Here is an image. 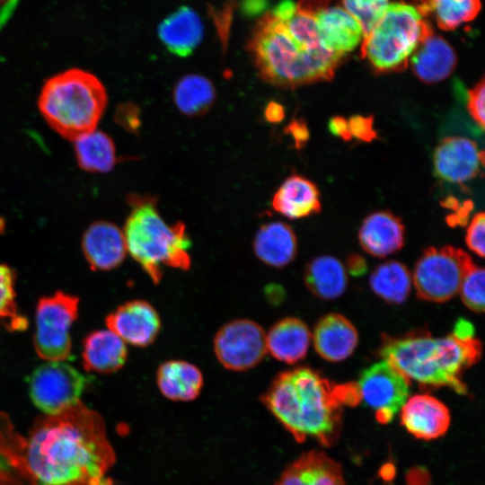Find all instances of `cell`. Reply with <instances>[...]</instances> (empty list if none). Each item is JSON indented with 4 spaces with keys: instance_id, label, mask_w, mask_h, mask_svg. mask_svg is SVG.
<instances>
[{
    "instance_id": "5bb4252c",
    "label": "cell",
    "mask_w": 485,
    "mask_h": 485,
    "mask_svg": "<svg viewBox=\"0 0 485 485\" xmlns=\"http://www.w3.org/2000/svg\"><path fill=\"white\" fill-rule=\"evenodd\" d=\"M483 161V152L477 145L462 137L443 139L434 154L436 174L444 181L456 183L475 177Z\"/></svg>"
},
{
    "instance_id": "83f0119b",
    "label": "cell",
    "mask_w": 485,
    "mask_h": 485,
    "mask_svg": "<svg viewBox=\"0 0 485 485\" xmlns=\"http://www.w3.org/2000/svg\"><path fill=\"white\" fill-rule=\"evenodd\" d=\"M304 282L317 297L333 300L346 290L348 275L344 265L335 257L318 256L306 266Z\"/></svg>"
},
{
    "instance_id": "e575fe53",
    "label": "cell",
    "mask_w": 485,
    "mask_h": 485,
    "mask_svg": "<svg viewBox=\"0 0 485 485\" xmlns=\"http://www.w3.org/2000/svg\"><path fill=\"white\" fill-rule=\"evenodd\" d=\"M458 293L463 304L472 311H484V269L475 264L465 274Z\"/></svg>"
},
{
    "instance_id": "ffe728a7",
    "label": "cell",
    "mask_w": 485,
    "mask_h": 485,
    "mask_svg": "<svg viewBox=\"0 0 485 485\" xmlns=\"http://www.w3.org/2000/svg\"><path fill=\"white\" fill-rule=\"evenodd\" d=\"M157 33L171 53L187 57L201 42L204 28L200 17L193 9L181 6L162 21Z\"/></svg>"
},
{
    "instance_id": "d6a6232c",
    "label": "cell",
    "mask_w": 485,
    "mask_h": 485,
    "mask_svg": "<svg viewBox=\"0 0 485 485\" xmlns=\"http://www.w3.org/2000/svg\"><path fill=\"white\" fill-rule=\"evenodd\" d=\"M15 280L14 270L0 263V329L8 331H22L28 327V320L16 304Z\"/></svg>"
},
{
    "instance_id": "5b68a950",
    "label": "cell",
    "mask_w": 485,
    "mask_h": 485,
    "mask_svg": "<svg viewBox=\"0 0 485 485\" xmlns=\"http://www.w3.org/2000/svg\"><path fill=\"white\" fill-rule=\"evenodd\" d=\"M129 200L131 211L123 232L127 251L152 281L160 282L162 266L189 269L190 240L184 224H166L154 197L132 196Z\"/></svg>"
},
{
    "instance_id": "6da1fadb",
    "label": "cell",
    "mask_w": 485,
    "mask_h": 485,
    "mask_svg": "<svg viewBox=\"0 0 485 485\" xmlns=\"http://www.w3.org/2000/svg\"><path fill=\"white\" fill-rule=\"evenodd\" d=\"M24 449L25 468L40 485H112L116 457L104 420L82 401L36 419Z\"/></svg>"
},
{
    "instance_id": "7a4b0ae2",
    "label": "cell",
    "mask_w": 485,
    "mask_h": 485,
    "mask_svg": "<svg viewBox=\"0 0 485 485\" xmlns=\"http://www.w3.org/2000/svg\"><path fill=\"white\" fill-rule=\"evenodd\" d=\"M315 12L303 0H281L259 22L249 49L263 80L291 88L332 78L342 57L322 46Z\"/></svg>"
},
{
    "instance_id": "7c38bea8",
    "label": "cell",
    "mask_w": 485,
    "mask_h": 485,
    "mask_svg": "<svg viewBox=\"0 0 485 485\" xmlns=\"http://www.w3.org/2000/svg\"><path fill=\"white\" fill-rule=\"evenodd\" d=\"M214 351L221 365L229 370L251 369L260 363L267 354L266 333L253 321H231L216 332Z\"/></svg>"
},
{
    "instance_id": "44dd1931",
    "label": "cell",
    "mask_w": 485,
    "mask_h": 485,
    "mask_svg": "<svg viewBox=\"0 0 485 485\" xmlns=\"http://www.w3.org/2000/svg\"><path fill=\"white\" fill-rule=\"evenodd\" d=\"M358 238L364 251L383 258L403 246L404 226L401 219L392 213L375 212L364 220Z\"/></svg>"
},
{
    "instance_id": "d590c367",
    "label": "cell",
    "mask_w": 485,
    "mask_h": 485,
    "mask_svg": "<svg viewBox=\"0 0 485 485\" xmlns=\"http://www.w3.org/2000/svg\"><path fill=\"white\" fill-rule=\"evenodd\" d=\"M484 234L485 216L481 212L472 217L465 237L469 249L480 257L484 256Z\"/></svg>"
},
{
    "instance_id": "7bdbcfd3",
    "label": "cell",
    "mask_w": 485,
    "mask_h": 485,
    "mask_svg": "<svg viewBox=\"0 0 485 485\" xmlns=\"http://www.w3.org/2000/svg\"><path fill=\"white\" fill-rule=\"evenodd\" d=\"M266 0H243V11L248 14H256L265 8Z\"/></svg>"
},
{
    "instance_id": "4316f807",
    "label": "cell",
    "mask_w": 485,
    "mask_h": 485,
    "mask_svg": "<svg viewBox=\"0 0 485 485\" xmlns=\"http://www.w3.org/2000/svg\"><path fill=\"white\" fill-rule=\"evenodd\" d=\"M272 207L290 219L302 218L320 210L319 191L307 179L293 175L275 193Z\"/></svg>"
},
{
    "instance_id": "8992f818",
    "label": "cell",
    "mask_w": 485,
    "mask_h": 485,
    "mask_svg": "<svg viewBox=\"0 0 485 485\" xmlns=\"http://www.w3.org/2000/svg\"><path fill=\"white\" fill-rule=\"evenodd\" d=\"M38 105L48 126L74 141L95 129L107 105V93L94 75L72 68L47 80Z\"/></svg>"
},
{
    "instance_id": "3957f363",
    "label": "cell",
    "mask_w": 485,
    "mask_h": 485,
    "mask_svg": "<svg viewBox=\"0 0 485 485\" xmlns=\"http://www.w3.org/2000/svg\"><path fill=\"white\" fill-rule=\"evenodd\" d=\"M359 401L357 384L334 385L306 366L278 374L262 396L264 405L297 442L314 438L324 445L339 435L343 406Z\"/></svg>"
},
{
    "instance_id": "f546056e",
    "label": "cell",
    "mask_w": 485,
    "mask_h": 485,
    "mask_svg": "<svg viewBox=\"0 0 485 485\" xmlns=\"http://www.w3.org/2000/svg\"><path fill=\"white\" fill-rule=\"evenodd\" d=\"M481 7L480 0H417L416 5L425 18H432L440 29L445 31L473 20Z\"/></svg>"
},
{
    "instance_id": "d6986e66",
    "label": "cell",
    "mask_w": 485,
    "mask_h": 485,
    "mask_svg": "<svg viewBox=\"0 0 485 485\" xmlns=\"http://www.w3.org/2000/svg\"><path fill=\"white\" fill-rule=\"evenodd\" d=\"M275 485H345V481L339 463L313 450L289 464Z\"/></svg>"
},
{
    "instance_id": "f35d334b",
    "label": "cell",
    "mask_w": 485,
    "mask_h": 485,
    "mask_svg": "<svg viewBox=\"0 0 485 485\" xmlns=\"http://www.w3.org/2000/svg\"><path fill=\"white\" fill-rule=\"evenodd\" d=\"M287 132L293 137L296 146H302L309 137V132L305 124L298 119H294L287 128Z\"/></svg>"
},
{
    "instance_id": "4dcf8cb0",
    "label": "cell",
    "mask_w": 485,
    "mask_h": 485,
    "mask_svg": "<svg viewBox=\"0 0 485 485\" xmlns=\"http://www.w3.org/2000/svg\"><path fill=\"white\" fill-rule=\"evenodd\" d=\"M374 293L390 304H402L408 297L412 277L408 268L395 260L378 265L369 279Z\"/></svg>"
},
{
    "instance_id": "b9f144b4",
    "label": "cell",
    "mask_w": 485,
    "mask_h": 485,
    "mask_svg": "<svg viewBox=\"0 0 485 485\" xmlns=\"http://www.w3.org/2000/svg\"><path fill=\"white\" fill-rule=\"evenodd\" d=\"M453 334L460 339H471L474 338V330L471 322L461 319L455 323Z\"/></svg>"
},
{
    "instance_id": "9a60e30c",
    "label": "cell",
    "mask_w": 485,
    "mask_h": 485,
    "mask_svg": "<svg viewBox=\"0 0 485 485\" xmlns=\"http://www.w3.org/2000/svg\"><path fill=\"white\" fill-rule=\"evenodd\" d=\"M84 255L93 270H110L119 266L127 254L123 232L108 221H96L82 238Z\"/></svg>"
},
{
    "instance_id": "30bf717a",
    "label": "cell",
    "mask_w": 485,
    "mask_h": 485,
    "mask_svg": "<svg viewBox=\"0 0 485 485\" xmlns=\"http://www.w3.org/2000/svg\"><path fill=\"white\" fill-rule=\"evenodd\" d=\"M89 380L64 361H47L28 380L30 398L44 415H56L77 404Z\"/></svg>"
},
{
    "instance_id": "484cf974",
    "label": "cell",
    "mask_w": 485,
    "mask_h": 485,
    "mask_svg": "<svg viewBox=\"0 0 485 485\" xmlns=\"http://www.w3.org/2000/svg\"><path fill=\"white\" fill-rule=\"evenodd\" d=\"M156 383L167 399L190 401L199 395L203 387V375L196 366L189 362L170 360L158 367Z\"/></svg>"
},
{
    "instance_id": "836d02e7",
    "label": "cell",
    "mask_w": 485,
    "mask_h": 485,
    "mask_svg": "<svg viewBox=\"0 0 485 485\" xmlns=\"http://www.w3.org/2000/svg\"><path fill=\"white\" fill-rule=\"evenodd\" d=\"M343 8L361 25L363 36L377 22L388 6L389 0H341Z\"/></svg>"
},
{
    "instance_id": "4fadbf2b",
    "label": "cell",
    "mask_w": 485,
    "mask_h": 485,
    "mask_svg": "<svg viewBox=\"0 0 485 485\" xmlns=\"http://www.w3.org/2000/svg\"><path fill=\"white\" fill-rule=\"evenodd\" d=\"M105 323L125 343L136 347L152 344L161 329L156 310L150 303L139 299L118 306L106 317Z\"/></svg>"
},
{
    "instance_id": "7402d4cb",
    "label": "cell",
    "mask_w": 485,
    "mask_h": 485,
    "mask_svg": "<svg viewBox=\"0 0 485 485\" xmlns=\"http://www.w3.org/2000/svg\"><path fill=\"white\" fill-rule=\"evenodd\" d=\"M127 357L125 342L110 330L94 331L83 341L82 362L88 372L114 373L125 365Z\"/></svg>"
},
{
    "instance_id": "60d3db41",
    "label": "cell",
    "mask_w": 485,
    "mask_h": 485,
    "mask_svg": "<svg viewBox=\"0 0 485 485\" xmlns=\"http://www.w3.org/2000/svg\"><path fill=\"white\" fill-rule=\"evenodd\" d=\"M264 115L266 119L271 123L280 122L285 116L284 108L278 102L270 101L265 109Z\"/></svg>"
},
{
    "instance_id": "d4e9b609",
    "label": "cell",
    "mask_w": 485,
    "mask_h": 485,
    "mask_svg": "<svg viewBox=\"0 0 485 485\" xmlns=\"http://www.w3.org/2000/svg\"><path fill=\"white\" fill-rule=\"evenodd\" d=\"M253 250L256 256L265 264L282 268L295 257L297 241L294 231L286 223L269 222L257 231Z\"/></svg>"
},
{
    "instance_id": "2e32d148",
    "label": "cell",
    "mask_w": 485,
    "mask_h": 485,
    "mask_svg": "<svg viewBox=\"0 0 485 485\" xmlns=\"http://www.w3.org/2000/svg\"><path fill=\"white\" fill-rule=\"evenodd\" d=\"M400 412L401 424L406 430L417 438L424 440L443 436L451 422L447 407L428 394L409 397Z\"/></svg>"
},
{
    "instance_id": "52a82bcc",
    "label": "cell",
    "mask_w": 485,
    "mask_h": 485,
    "mask_svg": "<svg viewBox=\"0 0 485 485\" xmlns=\"http://www.w3.org/2000/svg\"><path fill=\"white\" fill-rule=\"evenodd\" d=\"M432 28L416 6L388 4L374 27L363 36L361 53L378 71H400L428 37Z\"/></svg>"
},
{
    "instance_id": "1f68e13d",
    "label": "cell",
    "mask_w": 485,
    "mask_h": 485,
    "mask_svg": "<svg viewBox=\"0 0 485 485\" xmlns=\"http://www.w3.org/2000/svg\"><path fill=\"white\" fill-rule=\"evenodd\" d=\"M211 82L199 75H188L177 83L173 98L178 109L186 115L195 116L208 110L215 100Z\"/></svg>"
},
{
    "instance_id": "603a6c76",
    "label": "cell",
    "mask_w": 485,
    "mask_h": 485,
    "mask_svg": "<svg viewBox=\"0 0 485 485\" xmlns=\"http://www.w3.org/2000/svg\"><path fill=\"white\" fill-rule=\"evenodd\" d=\"M311 339V332L303 321L294 317L284 318L266 333L267 350L276 359L294 364L305 357Z\"/></svg>"
},
{
    "instance_id": "f1b7e54d",
    "label": "cell",
    "mask_w": 485,
    "mask_h": 485,
    "mask_svg": "<svg viewBox=\"0 0 485 485\" xmlns=\"http://www.w3.org/2000/svg\"><path fill=\"white\" fill-rule=\"evenodd\" d=\"M75 158L81 169L107 172L117 161L112 139L104 132L93 130L74 140Z\"/></svg>"
},
{
    "instance_id": "ac0fdd59",
    "label": "cell",
    "mask_w": 485,
    "mask_h": 485,
    "mask_svg": "<svg viewBox=\"0 0 485 485\" xmlns=\"http://www.w3.org/2000/svg\"><path fill=\"white\" fill-rule=\"evenodd\" d=\"M313 341L319 356L331 362H339L354 352L358 343V334L353 323L345 316L329 313L317 322Z\"/></svg>"
},
{
    "instance_id": "9c48e42d",
    "label": "cell",
    "mask_w": 485,
    "mask_h": 485,
    "mask_svg": "<svg viewBox=\"0 0 485 485\" xmlns=\"http://www.w3.org/2000/svg\"><path fill=\"white\" fill-rule=\"evenodd\" d=\"M79 298L57 291L40 297L35 311L33 346L37 355L47 361L70 357V330L78 316Z\"/></svg>"
},
{
    "instance_id": "cb8c5ba5",
    "label": "cell",
    "mask_w": 485,
    "mask_h": 485,
    "mask_svg": "<svg viewBox=\"0 0 485 485\" xmlns=\"http://www.w3.org/2000/svg\"><path fill=\"white\" fill-rule=\"evenodd\" d=\"M410 61L414 74L421 81L436 83L452 73L456 56L445 40L432 34L419 44Z\"/></svg>"
},
{
    "instance_id": "74e56055",
    "label": "cell",
    "mask_w": 485,
    "mask_h": 485,
    "mask_svg": "<svg viewBox=\"0 0 485 485\" xmlns=\"http://www.w3.org/2000/svg\"><path fill=\"white\" fill-rule=\"evenodd\" d=\"M348 128L352 137L362 140L371 141L376 137L373 128V119L371 117L353 116L348 120Z\"/></svg>"
},
{
    "instance_id": "f6af8a7d",
    "label": "cell",
    "mask_w": 485,
    "mask_h": 485,
    "mask_svg": "<svg viewBox=\"0 0 485 485\" xmlns=\"http://www.w3.org/2000/svg\"><path fill=\"white\" fill-rule=\"evenodd\" d=\"M8 0H0V4L6 3Z\"/></svg>"
},
{
    "instance_id": "8d00e7d4",
    "label": "cell",
    "mask_w": 485,
    "mask_h": 485,
    "mask_svg": "<svg viewBox=\"0 0 485 485\" xmlns=\"http://www.w3.org/2000/svg\"><path fill=\"white\" fill-rule=\"evenodd\" d=\"M484 98H485V83L481 80L468 94V109L476 123L481 127H484Z\"/></svg>"
},
{
    "instance_id": "e0dca14e",
    "label": "cell",
    "mask_w": 485,
    "mask_h": 485,
    "mask_svg": "<svg viewBox=\"0 0 485 485\" xmlns=\"http://www.w3.org/2000/svg\"><path fill=\"white\" fill-rule=\"evenodd\" d=\"M329 2L315 12V20L322 46L343 57L363 39L360 23L343 7L330 6Z\"/></svg>"
},
{
    "instance_id": "ba28073f",
    "label": "cell",
    "mask_w": 485,
    "mask_h": 485,
    "mask_svg": "<svg viewBox=\"0 0 485 485\" xmlns=\"http://www.w3.org/2000/svg\"><path fill=\"white\" fill-rule=\"evenodd\" d=\"M473 265L471 257L458 248L425 250L411 276L418 296L436 303L450 300L458 293L465 274Z\"/></svg>"
},
{
    "instance_id": "8fae6325",
    "label": "cell",
    "mask_w": 485,
    "mask_h": 485,
    "mask_svg": "<svg viewBox=\"0 0 485 485\" xmlns=\"http://www.w3.org/2000/svg\"><path fill=\"white\" fill-rule=\"evenodd\" d=\"M410 380L383 359L363 370L357 383L359 399L380 423L391 422L410 397Z\"/></svg>"
},
{
    "instance_id": "ab89813d",
    "label": "cell",
    "mask_w": 485,
    "mask_h": 485,
    "mask_svg": "<svg viewBox=\"0 0 485 485\" xmlns=\"http://www.w3.org/2000/svg\"><path fill=\"white\" fill-rule=\"evenodd\" d=\"M330 131L344 140H350L352 136L349 131L348 122L342 117H334L329 122Z\"/></svg>"
},
{
    "instance_id": "ee69618b",
    "label": "cell",
    "mask_w": 485,
    "mask_h": 485,
    "mask_svg": "<svg viewBox=\"0 0 485 485\" xmlns=\"http://www.w3.org/2000/svg\"><path fill=\"white\" fill-rule=\"evenodd\" d=\"M348 269L354 275L362 274L366 269V262L363 258L357 255L352 256L348 260Z\"/></svg>"
},
{
    "instance_id": "277c9868",
    "label": "cell",
    "mask_w": 485,
    "mask_h": 485,
    "mask_svg": "<svg viewBox=\"0 0 485 485\" xmlns=\"http://www.w3.org/2000/svg\"><path fill=\"white\" fill-rule=\"evenodd\" d=\"M481 353L479 340L460 339L453 333L444 338H433L424 332L387 338L380 349L383 358L409 380L425 385L447 386L460 394L467 392L461 375L478 361Z\"/></svg>"
}]
</instances>
